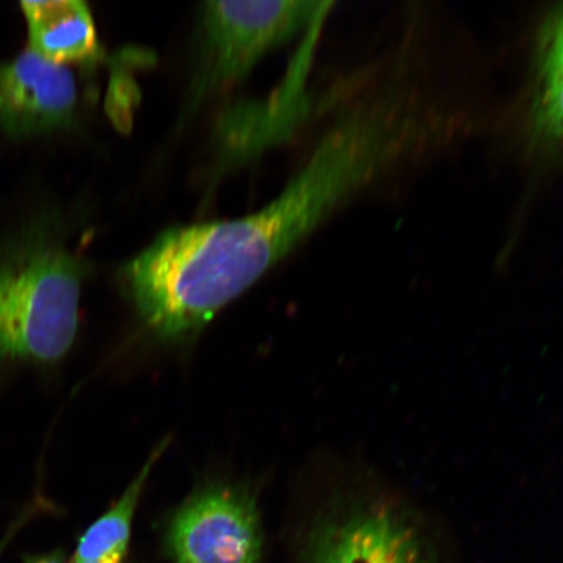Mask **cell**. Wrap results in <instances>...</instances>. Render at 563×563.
I'll return each mask as SVG.
<instances>
[{"label":"cell","mask_w":563,"mask_h":563,"mask_svg":"<svg viewBox=\"0 0 563 563\" xmlns=\"http://www.w3.org/2000/svg\"><path fill=\"white\" fill-rule=\"evenodd\" d=\"M387 139L378 117L346 118L257 213L162 232L123 272L146 325L165 340L206 325L369 178L386 156Z\"/></svg>","instance_id":"obj_1"},{"label":"cell","mask_w":563,"mask_h":563,"mask_svg":"<svg viewBox=\"0 0 563 563\" xmlns=\"http://www.w3.org/2000/svg\"><path fill=\"white\" fill-rule=\"evenodd\" d=\"M86 272L79 258L44 235L0 253V363H54L67 354Z\"/></svg>","instance_id":"obj_2"},{"label":"cell","mask_w":563,"mask_h":563,"mask_svg":"<svg viewBox=\"0 0 563 563\" xmlns=\"http://www.w3.org/2000/svg\"><path fill=\"white\" fill-rule=\"evenodd\" d=\"M332 3L209 2L202 11V86L218 87L250 73L266 53L321 24Z\"/></svg>","instance_id":"obj_3"},{"label":"cell","mask_w":563,"mask_h":563,"mask_svg":"<svg viewBox=\"0 0 563 563\" xmlns=\"http://www.w3.org/2000/svg\"><path fill=\"white\" fill-rule=\"evenodd\" d=\"M167 548L174 563H262L256 499L230 487L196 493L168 526Z\"/></svg>","instance_id":"obj_4"},{"label":"cell","mask_w":563,"mask_h":563,"mask_svg":"<svg viewBox=\"0 0 563 563\" xmlns=\"http://www.w3.org/2000/svg\"><path fill=\"white\" fill-rule=\"evenodd\" d=\"M306 553L308 563H435L418 525L384 503L351 506L321 520Z\"/></svg>","instance_id":"obj_5"},{"label":"cell","mask_w":563,"mask_h":563,"mask_svg":"<svg viewBox=\"0 0 563 563\" xmlns=\"http://www.w3.org/2000/svg\"><path fill=\"white\" fill-rule=\"evenodd\" d=\"M76 101L73 70L31 47L15 60L0 65V124L12 136L68 124Z\"/></svg>","instance_id":"obj_6"},{"label":"cell","mask_w":563,"mask_h":563,"mask_svg":"<svg viewBox=\"0 0 563 563\" xmlns=\"http://www.w3.org/2000/svg\"><path fill=\"white\" fill-rule=\"evenodd\" d=\"M31 48L44 58L67 65L93 62L101 55L93 18L80 0L21 2Z\"/></svg>","instance_id":"obj_7"},{"label":"cell","mask_w":563,"mask_h":563,"mask_svg":"<svg viewBox=\"0 0 563 563\" xmlns=\"http://www.w3.org/2000/svg\"><path fill=\"white\" fill-rule=\"evenodd\" d=\"M165 448L166 442L154 450L118 503L82 534L73 563H123L129 551L132 520L135 517L141 493Z\"/></svg>","instance_id":"obj_8"},{"label":"cell","mask_w":563,"mask_h":563,"mask_svg":"<svg viewBox=\"0 0 563 563\" xmlns=\"http://www.w3.org/2000/svg\"><path fill=\"white\" fill-rule=\"evenodd\" d=\"M537 119L545 136L563 144V63L541 60Z\"/></svg>","instance_id":"obj_9"},{"label":"cell","mask_w":563,"mask_h":563,"mask_svg":"<svg viewBox=\"0 0 563 563\" xmlns=\"http://www.w3.org/2000/svg\"><path fill=\"white\" fill-rule=\"evenodd\" d=\"M543 60L563 63V11L548 32Z\"/></svg>","instance_id":"obj_10"},{"label":"cell","mask_w":563,"mask_h":563,"mask_svg":"<svg viewBox=\"0 0 563 563\" xmlns=\"http://www.w3.org/2000/svg\"><path fill=\"white\" fill-rule=\"evenodd\" d=\"M25 563H67L65 553L60 551L52 552L37 558H31Z\"/></svg>","instance_id":"obj_11"}]
</instances>
